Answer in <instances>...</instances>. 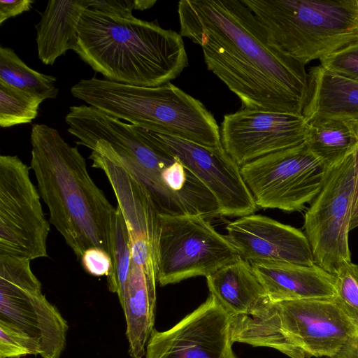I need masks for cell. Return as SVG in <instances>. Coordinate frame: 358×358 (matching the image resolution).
<instances>
[{"label":"cell","instance_id":"19","mask_svg":"<svg viewBox=\"0 0 358 358\" xmlns=\"http://www.w3.org/2000/svg\"><path fill=\"white\" fill-rule=\"evenodd\" d=\"M90 0H52L36 25L38 56L43 64L53 65L68 50L77 48L78 25Z\"/></svg>","mask_w":358,"mask_h":358},{"label":"cell","instance_id":"28","mask_svg":"<svg viewBox=\"0 0 358 358\" xmlns=\"http://www.w3.org/2000/svg\"><path fill=\"white\" fill-rule=\"evenodd\" d=\"M337 295L334 300L356 323L358 322V264H345L335 274Z\"/></svg>","mask_w":358,"mask_h":358},{"label":"cell","instance_id":"7","mask_svg":"<svg viewBox=\"0 0 358 358\" xmlns=\"http://www.w3.org/2000/svg\"><path fill=\"white\" fill-rule=\"evenodd\" d=\"M358 227V149L327 170L304 215L315 264L334 275L351 262L349 232Z\"/></svg>","mask_w":358,"mask_h":358},{"label":"cell","instance_id":"29","mask_svg":"<svg viewBox=\"0 0 358 358\" xmlns=\"http://www.w3.org/2000/svg\"><path fill=\"white\" fill-rule=\"evenodd\" d=\"M320 61V65L330 72L358 83V42Z\"/></svg>","mask_w":358,"mask_h":358},{"label":"cell","instance_id":"16","mask_svg":"<svg viewBox=\"0 0 358 358\" xmlns=\"http://www.w3.org/2000/svg\"><path fill=\"white\" fill-rule=\"evenodd\" d=\"M226 237L250 263L315 264L305 233L261 215L250 214L229 222Z\"/></svg>","mask_w":358,"mask_h":358},{"label":"cell","instance_id":"23","mask_svg":"<svg viewBox=\"0 0 358 358\" xmlns=\"http://www.w3.org/2000/svg\"><path fill=\"white\" fill-rule=\"evenodd\" d=\"M305 143L328 170L358 149V120H313L308 123Z\"/></svg>","mask_w":358,"mask_h":358},{"label":"cell","instance_id":"8","mask_svg":"<svg viewBox=\"0 0 358 358\" xmlns=\"http://www.w3.org/2000/svg\"><path fill=\"white\" fill-rule=\"evenodd\" d=\"M240 257L226 236L204 217L160 215L156 273L161 286L206 277Z\"/></svg>","mask_w":358,"mask_h":358},{"label":"cell","instance_id":"12","mask_svg":"<svg viewBox=\"0 0 358 358\" xmlns=\"http://www.w3.org/2000/svg\"><path fill=\"white\" fill-rule=\"evenodd\" d=\"M308 122L302 115L242 107L224 116L223 148L239 166L305 143Z\"/></svg>","mask_w":358,"mask_h":358},{"label":"cell","instance_id":"30","mask_svg":"<svg viewBox=\"0 0 358 358\" xmlns=\"http://www.w3.org/2000/svg\"><path fill=\"white\" fill-rule=\"evenodd\" d=\"M80 261L84 269L94 276H107L112 266L111 259L108 253L97 248L86 250Z\"/></svg>","mask_w":358,"mask_h":358},{"label":"cell","instance_id":"18","mask_svg":"<svg viewBox=\"0 0 358 358\" xmlns=\"http://www.w3.org/2000/svg\"><path fill=\"white\" fill-rule=\"evenodd\" d=\"M157 282L155 274L131 263L121 306L127 324L128 352L132 358L145 356L147 343L155 329Z\"/></svg>","mask_w":358,"mask_h":358},{"label":"cell","instance_id":"31","mask_svg":"<svg viewBox=\"0 0 358 358\" xmlns=\"http://www.w3.org/2000/svg\"><path fill=\"white\" fill-rule=\"evenodd\" d=\"M90 9L121 18L129 19L136 9V0H90Z\"/></svg>","mask_w":358,"mask_h":358},{"label":"cell","instance_id":"33","mask_svg":"<svg viewBox=\"0 0 358 358\" xmlns=\"http://www.w3.org/2000/svg\"><path fill=\"white\" fill-rule=\"evenodd\" d=\"M329 358H358V322L355 332L340 352L335 356Z\"/></svg>","mask_w":358,"mask_h":358},{"label":"cell","instance_id":"26","mask_svg":"<svg viewBox=\"0 0 358 358\" xmlns=\"http://www.w3.org/2000/svg\"><path fill=\"white\" fill-rule=\"evenodd\" d=\"M131 262L128 231L122 213L117 206L112 266L109 274L106 276V282L108 289L117 295L120 305L124 299Z\"/></svg>","mask_w":358,"mask_h":358},{"label":"cell","instance_id":"9","mask_svg":"<svg viewBox=\"0 0 358 358\" xmlns=\"http://www.w3.org/2000/svg\"><path fill=\"white\" fill-rule=\"evenodd\" d=\"M30 262L0 256V320L36 338L42 358H59L66 345L68 324L43 294Z\"/></svg>","mask_w":358,"mask_h":358},{"label":"cell","instance_id":"25","mask_svg":"<svg viewBox=\"0 0 358 358\" xmlns=\"http://www.w3.org/2000/svg\"><path fill=\"white\" fill-rule=\"evenodd\" d=\"M43 101L0 80V126L6 128L31 122Z\"/></svg>","mask_w":358,"mask_h":358},{"label":"cell","instance_id":"17","mask_svg":"<svg viewBox=\"0 0 358 358\" xmlns=\"http://www.w3.org/2000/svg\"><path fill=\"white\" fill-rule=\"evenodd\" d=\"M273 302L299 299H334L336 276L317 264L250 263Z\"/></svg>","mask_w":358,"mask_h":358},{"label":"cell","instance_id":"27","mask_svg":"<svg viewBox=\"0 0 358 358\" xmlns=\"http://www.w3.org/2000/svg\"><path fill=\"white\" fill-rule=\"evenodd\" d=\"M42 354L38 341L12 324L0 320V358Z\"/></svg>","mask_w":358,"mask_h":358},{"label":"cell","instance_id":"14","mask_svg":"<svg viewBox=\"0 0 358 358\" xmlns=\"http://www.w3.org/2000/svg\"><path fill=\"white\" fill-rule=\"evenodd\" d=\"M231 315L210 295L172 328L154 329L145 358H236L232 350Z\"/></svg>","mask_w":358,"mask_h":358},{"label":"cell","instance_id":"1","mask_svg":"<svg viewBox=\"0 0 358 358\" xmlns=\"http://www.w3.org/2000/svg\"><path fill=\"white\" fill-rule=\"evenodd\" d=\"M180 35L200 45L208 70L243 107L303 115L309 94L303 64L280 51L242 0H182Z\"/></svg>","mask_w":358,"mask_h":358},{"label":"cell","instance_id":"5","mask_svg":"<svg viewBox=\"0 0 358 358\" xmlns=\"http://www.w3.org/2000/svg\"><path fill=\"white\" fill-rule=\"evenodd\" d=\"M270 41L304 65L358 42V0H242Z\"/></svg>","mask_w":358,"mask_h":358},{"label":"cell","instance_id":"34","mask_svg":"<svg viewBox=\"0 0 358 358\" xmlns=\"http://www.w3.org/2000/svg\"><path fill=\"white\" fill-rule=\"evenodd\" d=\"M156 3V1H143L136 0V9L145 10L150 8Z\"/></svg>","mask_w":358,"mask_h":358},{"label":"cell","instance_id":"2","mask_svg":"<svg viewBox=\"0 0 358 358\" xmlns=\"http://www.w3.org/2000/svg\"><path fill=\"white\" fill-rule=\"evenodd\" d=\"M30 166L49 222L80 261L91 248L104 250L112 262L116 208L90 176L76 146L45 124L32 125Z\"/></svg>","mask_w":358,"mask_h":358},{"label":"cell","instance_id":"4","mask_svg":"<svg viewBox=\"0 0 358 358\" xmlns=\"http://www.w3.org/2000/svg\"><path fill=\"white\" fill-rule=\"evenodd\" d=\"M73 96L109 115L207 147H222L220 129L198 99L171 83L142 87L93 77L71 88Z\"/></svg>","mask_w":358,"mask_h":358},{"label":"cell","instance_id":"21","mask_svg":"<svg viewBox=\"0 0 358 358\" xmlns=\"http://www.w3.org/2000/svg\"><path fill=\"white\" fill-rule=\"evenodd\" d=\"M231 317L233 343L273 348L290 358H307L286 336L277 303L267 296L257 302L246 313Z\"/></svg>","mask_w":358,"mask_h":358},{"label":"cell","instance_id":"3","mask_svg":"<svg viewBox=\"0 0 358 358\" xmlns=\"http://www.w3.org/2000/svg\"><path fill=\"white\" fill-rule=\"evenodd\" d=\"M75 52L105 79L142 87L171 83L188 66L180 34L134 16L83 13Z\"/></svg>","mask_w":358,"mask_h":358},{"label":"cell","instance_id":"24","mask_svg":"<svg viewBox=\"0 0 358 358\" xmlns=\"http://www.w3.org/2000/svg\"><path fill=\"white\" fill-rule=\"evenodd\" d=\"M0 80L44 100L57 97L59 90L56 77L36 71L29 67L8 47H0Z\"/></svg>","mask_w":358,"mask_h":358},{"label":"cell","instance_id":"15","mask_svg":"<svg viewBox=\"0 0 358 358\" xmlns=\"http://www.w3.org/2000/svg\"><path fill=\"white\" fill-rule=\"evenodd\" d=\"M276 303L286 336L307 358L335 356L355 332L357 323L334 299Z\"/></svg>","mask_w":358,"mask_h":358},{"label":"cell","instance_id":"32","mask_svg":"<svg viewBox=\"0 0 358 358\" xmlns=\"http://www.w3.org/2000/svg\"><path fill=\"white\" fill-rule=\"evenodd\" d=\"M34 2L31 0H1L0 24L10 17L29 11Z\"/></svg>","mask_w":358,"mask_h":358},{"label":"cell","instance_id":"10","mask_svg":"<svg viewBox=\"0 0 358 358\" xmlns=\"http://www.w3.org/2000/svg\"><path fill=\"white\" fill-rule=\"evenodd\" d=\"M241 172L257 207L294 212L316 198L327 169L303 143L245 164Z\"/></svg>","mask_w":358,"mask_h":358},{"label":"cell","instance_id":"22","mask_svg":"<svg viewBox=\"0 0 358 358\" xmlns=\"http://www.w3.org/2000/svg\"><path fill=\"white\" fill-rule=\"evenodd\" d=\"M206 278L210 294L231 316L246 313L266 296L253 266L241 257Z\"/></svg>","mask_w":358,"mask_h":358},{"label":"cell","instance_id":"20","mask_svg":"<svg viewBox=\"0 0 358 358\" xmlns=\"http://www.w3.org/2000/svg\"><path fill=\"white\" fill-rule=\"evenodd\" d=\"M309 94L303 110L306 122L318 118L358 120V83L320 64L310 69Z\"/></svg>","mask_w":358,"mask_h":358},{"label":"cell","instance_id":"6","mask_svg":"<svg viewBox=\"0 0 358 358\" xmlns=\"http://www.w3.org/2000/svg\"><path fill=\"white\" fill-rule=\"evenodd\" d=\"M65 121L78 145L115 157L138 178L157 202L169 199L161 174L176 157L155 143L151 131L89 105L71 106Z\"/></svg>","mask_w":358,"mask_h":358},{"label":"cell","instance_id":"13","mask_svg":"<svg viewBox=\"0 0 358 358\" xmlns=\"http://www.w3.org/2000/svg\"><path fill=\"white\" fill-rule=\"evenodd\" d=\"M151 131L156 143L178 158L210 191L218 203L221 215L240 217L256 210L257 206L244 182L241 166L223 147H207Z\"/></svg>","mask_w":358,"mask_h":358},{"label":"cell","instance_id":"11","mask_svg":"<svg viewBox=\"0 0 358 358\" xmlns=\"http://www.w3.org/2000/svg\"><path fill=\"white\" fill-rule=\"evenodd\" d=\"M29 169L17 156H0V256L48 257L49 222Z\"/></svg>","mask_w":358,"mask_h":358}]
</instances>
